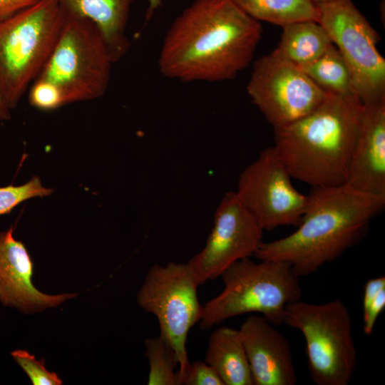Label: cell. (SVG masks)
<instances>
[{
  "instance_id": "1",
  "label": "cell",
  "mask_w": 385,
  "mask_h": 385,
  "mask_svg": "<svg viewBox=\"0 0 385 385\" xmlns=\"http://www.w3.org/2000/svg\"><path fill=\"white\" fill-rule=\"evenodd\" d=\"M262 34L232 0H195L170 26L159 71L183 82L232 80L252 62Z\"/></svg>"
},
{
  "instance_id": "2",
  "label": "cell",
  "mask_w": 385,
  "mask_h": 385,
  "mask_svg": "<svg viewBox=\"0 0 385 385\" xmlns=\"http://www.w3.org/2000/svg\"><path fill=\"white\" fill-rule=\"evenodd\" d=\"M312 188L297 229L263 242L254 255L259 260L287 262L299 277L314 274L354 245L385 206V195L363 192L346 184Z\"/></svg>"
},
{
  "instance_id": "3",
  "label": "cell",
  "mask_w": 385,
  "mask_h": 385,
  "mask_svg": "<svg viewBox=\"0 0 385 385\" xmlns=\"http://www.w3.org/2000/svg\"><path fill=\"white\" fill-rule=\"evenodd\" d=\"M364 105L356 96L327 93L314 111L274 128V145L291 177L312 188L346 183Z\"/></svg>"
},
{
  "instance_id": "4",
  "label": "cell",
  "mask_w": 385,
  "mask_h": 385,
  "mask_svg": "<svg viewBox=\"0 0 385 385\" xmlns=\"http://www.w3.org/2000/svg\"><path fill=\"white\" fill-rule=\"evenodd\" d=\"M220 277L223 290L202 305L199 322L202 330L248 313L281 325L287 306L302 297L299 277L284 261L256 262L245 258L231 265Z\"/></svg>"
},
{
  "instance_id": "5",
  "label": "cell",
  "mask_w": 385,
  "mask_h": 385,
  "mask_svg": "<svg viewBox=\"0 0 385 385\" xmlns=\"http://www.w3.org/2000/svg\"><path fill=\"white\" fill-rule=\"evenodd\" d=\"M64 11V22L56 44L34 80L51 88L58 108L102 97L108 88L114 63L96 25L86 18Z\"/></svg>"
},
{
  "instance_id": "6",
  "label": "cell",
  "mask_w": 385,
  "mask_h": 385,
  "mask_svg": "<svg viewBox=\"0 0 385 385\" xmlns=\"http://www.w3.org/2000/svg\"><path fill=\"white\" fill-rule=\"evenodd\" d=\"M65 15L58 0H41L0 21V93L11 110L47 61Z\"/></svg>"
},
{
  "instance_id": "7",
  "label": "cell",
  "mask_w": 385,
  "mask_h": 385,
  "mask_svg": "<svg viewBox=\"0 0 385 385\" xmlns=\"http://www.w3.org/2000/svg\"><path fill=\"white\" fill-rule=\"evenodd\" d=\"M284 324L303 334L309 371L316 384H349L357 351L351 314L342 299L292 302L286 307Z\"/></svg>"
},
{
  "instance_id": "8",
  "label": "cell",
  "mask_w": 385,
  "mask_h": 385,
  "mask_svg": "<svg viewBox=\"0 0 385 385\" xmlns=\"http://www.w3.org/2000/svg\"><path fill=\"white\" fill-rule=\"evenodd\" d=\"M198 286L188 262H170L151 267L137 295L140 307L156 317L160 334L176 354L177 385L181 384L190 364L186 348L189 331L200 319Z\"/></svg>"
},
{
  "instance_id": "9",
  "label": "cell",
  "mask_w": 385,
  "mask_h": 385,
  "mask_svg": "<svg viewBox=\"0 0 385 385\" xmlns=\"http://www.w3.org/2000/svg\"><path fill=\"white\" fill-rule=\"evenodd\" d=\"M318 22L341 53L364 105L385 101V60L376 45L380 36L352 0L318 4Z\"/></svg>"
},
{
  "instance_id": "10",
  "label": "cell",
  "mask_w": 385,
  "mask_h": 385,
  "mask_svg": "<svg viewBox=\"0 0 385 385\" xmlns=\"http://www.w3.org/2000/svg\"><path fill=\"white\" fill-rule=\"evenodd\" d=\"M291 178L274 146L240 173L235 192L263 230L300 224L308 195L299 192Z\"/></svg>"
},
{
  "instance_id": "11",
  "label": "cell",
  "mask_w": 385,
  "mask_h": 385,
  "mask_svg": "<svg viewBox=\"0 0 385 385\" xmlns=\"http://www.w3.org/2000/svg\"><path fill=\"white\" fill-rule=\"evenodd\" d=\"M247 91L274 129L307 115L327 95L300 68L272 53L254 63Z\"/></svg>"
},
{
  "instance_id": "12",
  "label": "cell",
  "mask_w": 385,
  "mask_h": 385,
  "mask_svg": "<svg viewBox=\"0 0 385 385\" xmlns=\"http://www.w3.org/2000/svg\"><path fill=\"white\" fill-rule=\"evenodd\" d=\"M263 231L236 192L225 193L205 246L188 262L199 286L220 277L234 262L254 256L263 242Z\"/></svg>"
},
{
  "instance_id": "13",
  "label": "cell",
  "mask_w": 385,
  "mask_h": 385,
  "mask_svg": "<svg viewBox=\"0 0 385 385\" xmlns=\"http://www.w3.org/2000/svg\"><path fill=\"white\" fill-rule=\"evenodd\" d=\"M264 317L252 314L239 329L253 385H294L297 382L289 343Z\"/></svg>"
},
{
  "instance_id": "14",
  "label": "cell",
  "mask_w": 385,
  "mask_h": 385,
  "mask_svg": "<svg viewBox=\"0 0 385 385\" xmlns=\"http://www.w3.org/2000/svg\"><path fill=\"white\" fill-rule=\"evenodd\" d=\"M14 227L0 232V302L26 314L56 307L77 294H46L32 282L34 264L24 244L14 238Z\"/></svg>"
},
{
  "instance_id": "15",
  "label": "cell",
  "mask_w": 385,
  "mask_h": 385,
  "mask_svg": "<svg viewBox=\"0 0 385 385\" xmlns=\"http://www.w3.org/2000/svg\"><path fill=\"white\" fill-rule=\"evenodd\" d=\"M345 184L363 192L385 195V101L364 105Z\"/></svg>"
},
{
  "instance_id": "16",
  "label": "cell",
  "mask_w": 385,
  "mask_h": 385,
  "mask_svg": "<svg viewBox=\"0 0 385 385\" xmlns=\"http://www.w3.org/2000/svg\"><path fill=\"white\" fill-rule=\"evenodd\" d=\"M67 12L93 21L103 35L113 62L130 48L126 28L133 0H58Z\"/></svg>"
},
{
  "instance_id": "17",
  "label": "cell",
  "mask_w": 385,
  "mask_h": 385,
  "mask_svg": "<svg viewBox=\"0 0 385 385\" xmlns=\"http://www.w3.org/2000/svg\"><path fill=\"white\" fill-rule=\"evenodd\" d=\"M205 362L215 369L224 385H253L239 330L223 327L212 332Z\"/></svg>"
},
{
  "instance_id": "18",
  "label": "cell",
  "mask_w": 385,
  "mask_h": 385,
  "mask_svg": "<svg viewBox=\"0 0 385 385\" xmlns=\"http://www.w3.org/2000/svg\"><path fill=\"white\" fill-rule=\"evenodd\" d=\"M282 27L280 41L272 53L297 68L314 61L333 44L317 21H297Z\"/></svg>"
},
{
  "instance_id": "19",
  "label": "cell",
  "mask_w": 385,
  "mask_h": 385,
  "mask_svg": "<svg viewBox=\"0 0 385 385\" xmlns=\"http://www.w3.org/2000/svg\"><path fill=\"white\" fill-rule=\"evenodd\" d=\"M258 21L283 26L297 21L318 22L319 9L312 0H232Z\"/></svg>"
},
{
  "instance_id": "20",
  "label": "cell",
  "mask_w": 385,
  "mask_h": 385,
  "mask_svg": "<svg viewBox=\"0 0 385 385\" xmlns=\"http://www.w3.org/2000/svg\"><path fill=\"white\" fill-rule=\"evenodd\" d=\"M299 68L327 93L356 96L350 71L334 44L317 60Z\"/></svg>"
},
{
  "instance_id": "21",
  "label": "cell",
  "mask_w": 385,
  "mask_h": 385,
  "mask_svg": "<svg viewBox=\"0 0 385 385\" xmlns=\"http://www.w3.org/2000/svg\"><path fill=\"white\" fill-rule=\"evenodd\" d=\"M145 355L149 361L148 385H177L178 357L171 345L160 334L145 341Z\"/></svg>"
},
{
  "instance_id": "22",
  "label": "cell",
  "mask_w": 385,
  "mask_h": 385,
  "mask_svg": "<svg viewBox=\"0 0 385 385\" xmlns=\"http://www.w3.org/2000/svg\"><path fill=\"white\" fill-rule=\"evenodd\" d=\"M53 188L44 187L38 176L21 185L0 187V215L10 213L20 203L29 199L51 195Z\"/></svg>"
},
{
  "instance_id": "23",
  "label": "cell",
  "mask_w": 385,
  "mask_h": 385,
  "mask_svg": "<svg viewBox=\"0 0 385 385\" xmlns=\"http://www.w3.org/2000/svg\"><path fill=\"white\" fill-rule=\"evenodd\" d=\"M13 359L26 373L34 385H60L62 381L55 372L48 371L44 359L38 361L35 356L25 350H15L11 353Z\"/></svg>"
},
{
  "instance_id": "24",
  "label": "cell",
  "mask_w": 385,
  "mask_h": 385,
  "mask_svg": "<svg viewBox=\"0 0 385 385\" xmlns=\"http://www.w3.org/2000/svg\"><path fill=\"white\" fill-rule=\"evenodd\" d=\"M181 384L224 385L215 369L206 362L196 361L190 364Z\"/></svg>"
},
{
  "instance_id": "25",
  "label": "cell",
  "mask_w": 385,
  "mask_h": 385,
  "mask_svg": "<svg viewBox=\"0 0 385 385\" xmlns=\"http://www.w3.org/2000/svg\"><path fill=\"white\" fill-rule=\"evenodd\" d=\"M385 308V289L382 290L369 307L363 312V330L366 335H371L379 316Z\"/></svg>"
},
{
  "instance_id": "26",
  "label": "cell",
  "mask_w": 385,
  "mask_h": 385,
  "mask_svg": "<svg viewBox=\"0 0 385 385\" xmlns=\"http://www.w3.org/2000/svg\"><path fill=\"white\" fill-rule=\"evenodd\" d=\"M385 289V277L380 276L369 279L364 284L363 295V312L365 311L378 294Z\"/></svg>"
},
{
  "instance_id": "27",
  "label": "cell",
  "mask_w": 385,
  "mask_h": 385,
  "mask_svg": "<svg viewBox=\"0 0 385 385\" xmlns=\"http://www.w3.org/2000/svg\"><path fill=\"white\" fill-rule=\"evenodd\" d=\"M41 0H0V21L24 10Z\"/></svg>"
},
{
  "instance_id": "28",
  "label": "cell",
  "mask_w": 385,
  "mask_h": 385,
  "mask_svg": "<svg viewBox=\"0 0 385 385\" xmlns=\"http://www.w3.org/2000/svg\"><path fill=\"white\" fill-rule=\"evenodd\" d=\"M11 109L0 93V120H8L11 119Z\"/></svg>"
},
{
  "instance_id": "29",
  "label": "cell",
  "mask_w": 385,
  "mask_h": 385,
  "mask_svg": "<svg viewBox=\"0 0 385 385\" xmlns=\"http://www.w3.org/2000/svg\"><path fill=\"white\" fill-rule=\"evenodd\" d=\"M148 4V9L146 14V19H150L153 13L159 9L163 5V0H145Z\"/></svg>"
},
{
  "instance_id": "30",
  "label": "cell",
  "mask_w": 385,
  "mask_h": 385,
  "mask_svg": "<svg viewBox=\"0 0 385 385\" xmlns=\"http://www.w3.org/2000/svg\"><path fill=\"white\" fill-rule=\"evenodd\" d=\"M314 3H316L317 4H322V3H324V2H328V1H334V0H312Z\"/></svg>"
}]
</instances>
